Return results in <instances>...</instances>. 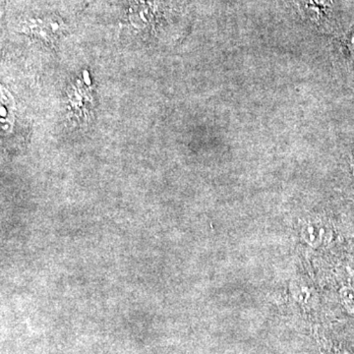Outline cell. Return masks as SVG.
Wrapping results in <instances>:
<instances>
[{
	"mask_svg": "<svg viewBox=\"0 0 354 354\" xmlns=\"http://www.w3.org/2000/svg\"><path fill=\"white\" fill-rule=\"evenodd\" d=\"M292 293L293 295H295V299H297V301L302 302V304H306L307 301H309L312 295L311 290L302 283H295V288H292Z\"/></svg>",
	"mask_w": 354,
	"mask_h": 354,
	"instance_id": "7a4b0ae2",
	"label": "cell"
},
{
	"mask_svg": "<svg viewBox=\"0 0 354 354\" xmlns=\"http://www.w3.org/2000/svg\"><path fill=\"white\" fill-rule=\"evenodd\" d=\"M301 236L305 243L313 248L326 245L332 239L330 227L321 221L306 223L301 230Z\"/></svg>",
	"mask_w": 354,
	"mask_h": 354,
	"instance_id": "6da1fadb",
	"label": "cell"
},
{
	"mask_svg": "<svg viewBox=\"0 0 354 354\" xmlns=\"http://www.w3.org/2000/svg\"><path fill=\"white\" fill-rule=\"evenodd\" d=\"M353 172H354V169H353Z\"/></svg>",
	"mask_w": 354,
	"mask_h": 354,
	"instance_id": "5b68a950",
	"label": "cell"
},
{
	"mask_svg": "<svg viewBox=\"0 0 354 354\" xmlns=\"http://www.w3.org/2000/svg\"><path fill=\"white\" fill-rule=\"evenodd\" d=\"M351 44H353V46H354V32L353 34V36H351Z\"/></svg>",
	"mask_w": 354,
	"mask_h": 354,
	"instance_id": "277c9868",
	"label": "cell"
},
{
	"mask_svg": "<svg viewBox=\"0 0 354 354\" xmlns=\"http://www.w3.org/2000/svg\"><path fill=\"white\" fill-rule=\"evenodd\" d=\"M342 300L351 312H354V290L346 288L342 291Z\"/></svg>",
	"mask_w": 354,
	"mask_h": 354,
	"instance_id": "3957f363",
	"label": "cell"
}]
</instances>
